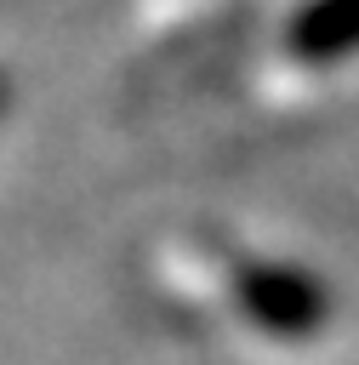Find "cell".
<instances>
[{"label":"cell","instance_id":"1","mask_svg":"<svg viewBox=\"0 0 359 365\" xmlns=\"http://www.w3.org/2000/svg\"><path fill=\"white\" fill-rule=\"evenodd\" d=\"M142 291L194 336L239 342L245 354L274 359H291L331 325V291L313 268L222 228L160 234L142 257Z\"/></svg>","mask_w":359,"mask_h":365}]
</instances>
